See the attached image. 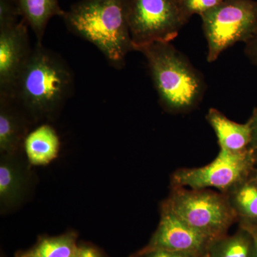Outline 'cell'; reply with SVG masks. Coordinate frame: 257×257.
Instances as JSON below:
<instances>
[{
	"label": "cell",
	"mask_w": 257,
	"mask_h": 257,
	"mask_svg": "<svg viewBox=\"0 0 257 257\" xmlns=\"http://www.w3.org/2000/svg\"><path fill=\"white\" fill-rule=\"evenodd\" d=\"M256 173H257V168H256Z\"/></svg>",
	"instance_id": "25"
},
{
	"label": "cell",
	"mask_w": 257,
	"mask_h": 257,
	"mask_svg": "<svg viewBox=\"0 0 257 257\" xmlns=\"http://www.w3.org/2000/svg\"><path fill=\"white\" fill-rule=\"evenodd\" d=\"M224 194L229 199L239 226L257 225L256 169L249 177Z\"/></svg>",
	"instance_id": "14"
},
{
	"label": "cell",
	"mask_w": 257,
	"mask_h": 257,
	"mask_svg": "<svg viewBox=\"0 0 257 257\" xmlns=\"http://www.w3.org/2000/svg\"><path fill=\"white\" fill-rule=\"evenodd\" d=\"M244 53L250 62L257 66V32L245 43Z\"/></svg>",
	"instance_id": "23"
},
{
	"label": "cell",
	"mask_w": 257,
	"mask_h": 257,
	"mask_svg": "<svg viewBox=\"0 0 257 257\" xmlns=\"http://www.w3.org/2000/svg\"><path fill=\"white\" fill-rule=\"evenodd\" d=\"M207 257H256L251 233L239 227L231 236L225 235L214 240L208 249Z\"/></svg>",
	"instance_id": "17"
},
{
	"label": "cell",
	"mask_w": 257,
	"mask_h": 257,
	"mask_svg": "<svg viewBox=\"0 0 257 257\" xmlns=\"http://www.w3.org/2000/svg\"><path fill=\"white\" fill-rule=\"evenodd\" d=\"M31 123L14 99L0 97V155H19Z\"/></svg>",
	"instance_id": "10"
},
{
	"label": "cell",
	"mask_w": 257,
	"mask_h": 257,
	"mask_svg": "<svg viewBox=\"0 0 257 257\" xmlns=\"http://www.w3.org/2000/svg\"><path fill=\"white\" fill-rule=\"evenodd\" d=\"M28 28L22 19L16 25L0 29V97H13L31 55Z\"/></svg>",
	"instance_id": "9"
},
{
	"label": "cell",
	"mask_w": 257,
	"mask_h": 257,
	"mask_svg": "<svg viewBox=\"0 0 257 257\" xmlns=\"http://www.w3.org/2000/svg\"><path fill=\"white\" fill-rule=\"evenodd\" d=\"M29 176L18 155H1L0 158V205L2 212L19 205L28 188Z\"/></svg>",
	"instance_id": "11"
},
{
	"label": "cell",
	"mask_w": 257,
	"mask_h": 257,
	"mask_svg": "<svg viewBox=\"0 0 257 257\" xmlns=\"http://www.w3.org/2000/svg\"><path fill=\"white\" fill-rule=\"evenodd\" d=\"M77 238L74 231L41 236L31 247L17 251L15 257H77L79 248Z\"/></svg>",
	"instance_id": "16"
},
{
	"label": "cell",
	"mask_w": 257,
	"mask_h": 257,
	"mask_svg": "<svg viewBox=\"0 0 257 257\" xmlns=\"http://www.w3.org/2000/svg\"><path fill=\"white\" fill-rule=\"evenodd\" d=\"M225 0H180L181 8L187 20L194 15L199 16L209 11Z\"/></svg>",
	"instance_id": "18"
},
{
	"label": "cell",
	"mask_w": 257,
	"mask_h": 257,
	"mask_svg": "<svg viewBox=\"0 0 257 257\" xmlns=\"http://www.w3.org/2000/svg\"><path fill=\"white\" fill-rule=\"evenodd\" d=\"M241 227V226H239ZM243 229L248 230L252 236L253 242H254L255 250H256V257H257V225L255 226H245Z\"/></svg>",
	"instance_id": "24"
},
{
	"label": "cell",
	"mask_w": 257,
	"mask_h": 257,
	"mask_svg": "<svg viewBox=\"0 0 257 257\" xmlns=\"http://www.w3.org/2000/svg\"><path fill=\"white\" fill-rule=\"evenodd\" d=\"M180 1V0H179V2Z\"/></svg>",
	"instance_id": "26"
},
{
	"label": "cell",
	"mask_w": 257,
	"mask_h": 257,
	"mask_svg": "<svg viewBox=\"0 0 257 257\" xmlns=\"http://www.w3.org/2000/svg\"><path fill=\"white\" fill-rule=\"evenodd\" d=\"M207 42L208 62L237 42L246 43L257 32V1L225 0L200 15Z\"/></svg>",
	"instance_id": "5"
},
{
	"label": "cell",
	"mask_w": 257,
	"mask_h": 257,
	"mask_svg": "<svg viewBox=\"0 0 257 257\" xmlns=\"http://www.w3.org/2000/svg\"><path fill=\"white\" fill-rule=\"evenodd\" d=\"M130 0H80L63 18L71 32L94 45L116 69L135 51L130 25Z\"/></svg>",
	"instance_id": "2"
},
{
	"label": "cell",
	"mask_w": 257,
	"mask_h": 257,
	"mask_svg": "<svg viewBox=\"0 0 257 257\" xmlns=\"http://www.w3.org/2000/svg\"><path fill=\"white\" fill-rule=\"evenodd\" d=\"M184 222L214 241L237 221L226 194L205 189L172 187L164 201Z\"/></svg>",
	"instance_id": "4"
},
{
	"label": "cell",
	"mask_w": 257,
	"mask_h": 257,
	"mask_svg": "<svg viewBox=\"0 0 257 257\" xmlns=\"http://www.w3.org/2000/svg\"><path fill=\"white\" fill-rule=\"evenodd\" d=\"M140 257H207V255L197 253L179 252V251H166V250H155L142 255Z\"/></svg>",
	"instance_id": "20"
},
{
	"label": "cell",
	"mask_w": 257,
	"mask_h": 257,
	"mask_svg": "<svg viewBox=\"0 0 257 257\" xmlns=\"http://www.w3.org/2000/svg\"><path fill=\"white\" fill-rule=\"evenodd\" d=\"M20 15L32 29L37 44H42L47 25L51 19L63 18L65 12L59 0H16Z\"/></svg>",
	"instance_id": "15"
},
{
	"label": "cell",
	"mask_w": 257,
	"mask_h": 257,
	"mask_svg": "<svg viewBox=\"0 0 257 257\" xmlns=\"http://www.w3.org/2000/svg\"><path fill=\"white\" fill-rule=\"evenodd\" d=\"M74 77L68 64L42 44L32 49L12 99L32 122L51 119L70 97Z\"/></svg>",
	"instance_id": "1"
},
{
	"label": "cell",
	"mask_w": 257,
	"mask_h": 257,
	"mask_svg": "<svg viewBox=\"0 0 257 257\" xmlns=\"http://www.w3.org/2000/svg\"><path fill=\"white\" fill-rule=\"evenodd\" d=\"M146 58L162 107L179 114L195 109L204 97V77L171 42H155L140 49Z\"/></svg>",
	"instance_id": "3"
},
{
	"label": "cell",
	"mask_w": 257,
	"mask_h": 257,
	"mask_svg": "<svg viewBox=\"0 0 257 257\" xmlns=\"http://www.w3.org/2000/svg\"><path fill=\"white\" fill-rule=\"evenodd\" d=\"M24 148L31 165L45 166L58 156L60 140L55 128L44 124L28 134Z\"/></svg>",
	"instance_id": "13"
},
{
	"label": "cell",
	"mask_w": 257,
	"mask_h": 257,
	"mask_svg": "<svg viewBox=\"0 0 257 257\" xmlns=\"http://www.w3.org/2000/svg\"><path fill=\"white\" fill-rule=\"evenodd\" d=\"M77 257H106L105 254L95 246L89 243H79Z\"/></svg>",
	"instance_id": "22"
},
{
	"label": "cell",
	"mask_w": 257,
	"mask_h": 257,
	"mask_svg": "<svg viewBox=\"0 0 257 257\" xmlns=\"http://www.w3.org/2000/svg\"><path fill=\"white\" fill-rule=\"evenodd\" d=\"M188 21L179 0H130L128 25L135 51L172 42Z\"/></svg>",
	"instance_id": "6"
},
{
	"label": "cell",
	"mask_w": 257,
	"mask_h": 257,
	"mask_svg": "<svg viewBox=\"0 0 257 257\" xmlns=\"http://www.w3.org/2000/svg\"><path fill=\"white\" fill-rule=\"evenodd\" d=\"M248 121L251 130V141L248 150L252 152L257 166V108L253 109L252 114Z\"/></svg>",
	"instance_id": "21"
},
{
	"label": "cell",
	"mask_w": 257,
	"mask_h": 257,
	"mask_svg": "<svg viewBox=\"0 0 257 257\" xmlns=\"http://www.w3.org/2000/svg\"><path fill=\"white\" fill-rule=\"evenodd\" d=\"M160 221L146 246L130 257H140L155 250L207 255L213 241L184 222L165 202L160 209Z\"/></svg>",
	"instance_id": "8"
},
{
	"label": "cell",
	"mask_w": 257,
	"mask_h": 257,
	"mask_svg": "<svg viewBox=\"0 0 257 257\" xmlns=\"http://www.w3.org/2000/svg\"><path fill=\"white\" fill-rule=\"evenodd\" d=\"M207 119L216 134L220 150L230 152L248 150L251 141V126L248 121L245 124L235 122L214 108L208 111Z\"/></svg>",
	"instance_id": "12"
},
{
	"label": "cell",
	"mask_w": 257,
	"mask_h": 257,
	"mask_svg": "<svg viewBox=\"0 0 257 257\" xmlns=\"http://www.w3.org/2000/svg\"><path fill=\"white\" fill-rule=\"evenodd\" d=\"M256 166L254 156L248 149L241 152L220 150L209 165L176 171L171 178V186L192 189L214 188L226 194L252 175Z\"/></svg>",
	"instance_id": "7"
},
{
	"label": "cell",
	"mask_w": 257,
	"mask_h": 257,
	"mask_svg": "<svg viewBox=\"0 0 257 257\" xmlns=\"http://www.w3.org/2000/svg\"><path fill=\"white\" fill-rule=\"evenodd\" d=\"M19 17L21 15L16 0H0V29L16 25Z\"/></svg>",
	"instance_id": "19"
}]
</instances>
